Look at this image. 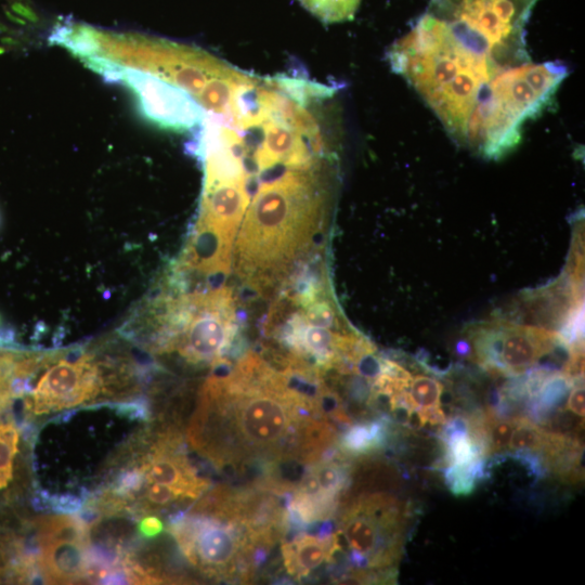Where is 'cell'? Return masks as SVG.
I'll use <instances>...</instances> for the list:
<instances>
[{
  "label": "cell",
  "mask_w": 585,
  "mask_h": 585,
  "mask_svg": "<svg viewBox=\"0 0 585 585\" xmlns=\"http://www.w3.org/2000/svg\"><path fill=\"white\" fill-rule=\"evenodd\" d=\"M538 0H429L428 13L497 66L530 62L525 26Z\"/></svg>",
  "instance_id": "cell-9"
},
{
  "label": "cell",
  "mask_w": 585,
  "mask_h": 585,
  "mask_svg": "<svg viewBox=\"0 0 585 585\" xmlns=\"http://www.w3.org/2000/svg\"><path fill=\"white\" fill-rule=\"evenodd\" d=\"M563 342L561 335L556 333L503 322L479 328L473 349L477 361L485 368L519 376Z\"/></svg>",
  "instance_id": "cell-13"
},
{
  "label": "cell",
  "mask_w": 585,
  "mask_h": 585,
  "mask_svg": "<svg viewBox=\"0 0 585 585\" xmlns=\"http://www.w3.org/2000/svg\"><path fill=\"white\" fill-rule=\"evenodd\" d=\"M37 564L48 583H74L88 574L89 532L79 518L46 516L34 522Z\"/></svg>",
  "instance_id": "cell-14"
},
{
  "label": "cell",
  "mask_w": 585,
  "mask_h": 585,
  "mask_svg": "<svg viewBox=\"0 0 585 585\" xmlns=\"http://www.w3.org/2000/svg\"><path fill=\"white\" fill-rule=\"evenodd\" d=\"M91 70L107 82L125 86L133 94L140 115L159 128L188 131L206 117L207 110L191 94L156 76L107 64Z\"/></svg>",
  "instance_id": "cell-12"
},
{
  "label": "cell",
  "mask_w": 585,
  "mask_h": 585,
  "mask_svg": "<svg viewBox=\"0 0 585 585\" xmlns=\"http://www.w3.org/2000/svg\"><path fill=\"white\" fill-rule=\"evenodd\" d=\"M568 74L557 61L500 68L480 95L464 146L486 158L509 153L520 142L523 123L549 104Z\"/></svg>",
  "instance_id": "cell-6"
},
{
  "label": "cell",
  "mask_w": 585,
  "mask_h": 585,
  "mask_svg": "<svg viewBox=\"0 0 585 585\" xmlns=\"http://www.w3.org/2000/svg\"><path fill=\"white\" fill-rule=\"evenodd\" d=\"M408 511L406 504L384 493L361 495L343 510L333 533V557L343 556L351 570L349 580L381 581L378 574L388 580L396 574Z\"/></svg>",
  "instance_id": "cell-8"
},
{
  "label": "cell",
  "mask_w": 585,
  "mask_h": 585,
  "mask_svg": "<svg viewBox=\"0 0 585 585\" xmlns=\"http://www.w3.org/2000/svg\"><path fill=\"white\" fill-rule=\"evenodd\" d=\"M10 8L15 14L26 18L29 22L35 23L38 21V16L35 11L30 8L29 4L23 2L22 0L12 1Z\"/></svg>",
  "instance_id": "cell-22"
},
{
  "label": "cell",
  "mask_w": 585,
  "mask_h": 585,
  "mask_svg": "<svg viewBox=\"0 0 585 585\" xmlns=\"http://www.w3.org/2000/svg\"><path fill=\"white\" fill-rule=\"evenodd\" d=\"M322 159L288 166L263 181L245 211L235 244V271L260 292L273 287L308 248L322 222L327 188Z\"/></svg>",
  "instance_id": "cell-2"
},
{
  "label": "cell",
  "mask_w": 585,
  "mask_h": 585,
  "mask_svg": "<svg viewBox=\"0 0 585 585\" xmlns=\"http://www.w3.org/2000/svg\"><path fill=\"white\" fill-rule=\"evenodd\" d=\"M51 40L90 69L107 64L156 76L191 94L210 113L229 114L257 81L202 49L164 38L64 21L53 29Z\"/></svg>",
  "instance_id": "cell-3"
},
{
  "label": "cell",
  "mask_w": 585,
  "mask_h": 585,
  "mask_svg": "<svg viewBox=\"0 0 585 585\" xmlns=\"http://www.w3.org/2000/svg\"><path fill=\"white\" fill-rule=\"evenodd\" d=\"M143 484L160 483L173 489L181 498L195 499L208 487V481L199 478L186 457L173 451L168 441L153 447L138 468Z\"/></svg>",
  "instance_id": "cell-15"
},
{
  "label": "cell",
  "mask_w": 585,
  "mask_h": 585,
  "mask_svg": "<svg viewBox=\"0 0 585 585\" xmlns=\"http://www.w3.org/2000/svg\"><path fill=\"white\" fill-rule=\"evenodd\" d=\"M138 529L142 536L151 538L160 534L164 524L158 517L147 516L140 521Z\"/></svg>",
  "instance_id": "cell-21"
},
{
  "label": "cell",
  "mask_w": 585,
  "mask_h": 585,
  "mask_svg": "<svg viewBox=\"0 0 585 585\" xmlns=\"http://www.w3.org/2000/svg\"><path fill=\"white\" fill-rule=\"evenodd\" d=\"M4 52L3 47H0V54Z\"/></svg>",
  "instance_id": "cell-23"
},
{
  "label": "cell",
  "mask_w": 585,
  "mask_h": 585,
  "mask_svg": "<svg viewBox=\"0 0 585 585\" xmlns=\"http://www.w3.org/2000/svg\"><path fill=\"white\" fill-rule=\"evenodd\" d=\"M334 548L333 533L300 534L283 545L284 567L297 578L308 576L332 560Z\"/></svg>",
  "instance_id": "cell-16"
},
{
  "label": "cell",
  "mask_w": 585,
  "mask_h": 585,
  "mask_svg": "<svg viewBox=\"0 0 585 585\" xmlns=\"http://www.w3.org/2000/svg\"><path fill=\"white\" fill-rule=\"evenodd\" d=\"M194 154L204 164L205 184L185 258L203 272H229L233 242L250 199L243 148L233 139L212 135L200 141Z\"/></svg>",
  "instance_id": "cell-5"
},
{
  "label": "cell",
  "mask_w": 585,
  "mask_h": 585,
  "mask_svg": "<svg viewBox=\"0 0 585 585\" xmlns=\"http://www.w3.org/2000/svg\"><path fill=\"white\" fill-rule=\"evenodd\" d=\"M388 60L392 70L419 94L450 136L464 145L480 95L502 67L428 12L392 43Z\"/></svg>",
  "instance_id": "cell-4"
},
{
  "label": "cell",
  "mask_w": 585,
  "mask_h": 585,
  "mask_svg": "<svg viewBox=\"0 0 585 585\" xmlns=\"http://www.w3.org/2000/svg\"><path fill=\"white\" fill-rule=\"evenodd\" d=\"M321 22L333 24L353 18L361 0H299Z\"/></svg>",
  "instance_id": "cell-19"
},
{
  "label": "cell",
  "mask_w": 585,
  "mask_h": 585,
  "mask_svg": "<svg viewBox=\"0 0 585 585\" xmlns=\"http://www.w3.org/2000/svg\"><path fill=\"white\" fill-rule=\"evenodd\" d=\"M585 396L584 387L581 381H576L572 385L569 398L567 400V407L578 418L585 417Z\"/></svg>",
  "instance_id": "cell-20"
},
{
  "label": "cell",
  "mask_w": 585,
  "mask_h": 585,
  "mask_svg": "<svg viewBox=\"0 0 585 585\" xmlns=\"http://www.w3.org/2000/svg\"><path fill=\"white\" fill-rule=\"evenodd\" d=\"M322 394L292 382L255 354L213 375L199 393L187 438L218 466L314 464L337 440Z\"/></svg>",
  "instance_id": "cell-1"
},
{
  "label": "cell",
  "mask_w": 585,
  "mask_h": 585,
  "mask_svg": "<svg viewBox=\"0 0 585 585\" xmlns=\"http://www.w3.org/2000/svg\"><path fill=\"white\" fill-rule=\"evenodd\" d=\"M443 386L433 376L418 374L412 377L408 388V399L416 413H425L441 407Z\"/></svg>",
  "instance_id": "cell-18"
},
{
  "label": "cell",
  "mask_w": 585,
  "mask_h": 585,
  "mask_svg": "<svg viewBox=\"0 0 585 585\" xmlns=\"http://www.w3.org/2000/svg\"><path fill=\"white\" fill-rule=\"evenodd\" d=\"M385 433L381 421L351 425L341 438L340 447L351 454H363L379 447Z\"/></svg>",
  "instance_id": "cell-17"
},
{
  "label": "cell",
  "mask_w": 585,
  "mask_h": 585,
  "mask_svg": "<svg viewBox=\"0 0 585 585\" xmlns=\"http://www.w3.org/2000/svg\"><path fill=\"white\" fill-rule=\"evenodd\" d=\"M23 398L25 417L75 407L96 398L104 385L100 362L82 349L40 353Z\"/></svg>",
  "instance_id": "cell-11"
},
{
  "label": "cell",
  "mask_w": 585,
  "mask_h": 585,
  "mask_svg": "<svg viewBox=\"0 0 585 585\" xmlns=\"http://www.w3.org/2000/svg\"><path fill=\"white\" fill-rule=\"evenodd\" d=\"M230 505H199L190 516L178 515L170 532L187 560L211 577L248 576L266 554L271 533Z\"/></svg>",
  "instance_id": "cell-7"
},
{
  "label": "cell",
  "mask_w": 585,
  "mask_h": 585,
  "mask_svg": "<svg viewBox=\"0 0 585 585\" xmlns=\"http://www.w3.org/2000/svg\"><path fill=\"white\" fill-rule=\"evenodd\" d=\"M177 301L167 306L164 316L168 346L194 364L221 362L236 332L230 290L188 295Z\"/></svg>",
  "instance_id": "cell-10"
}]
</instances>
